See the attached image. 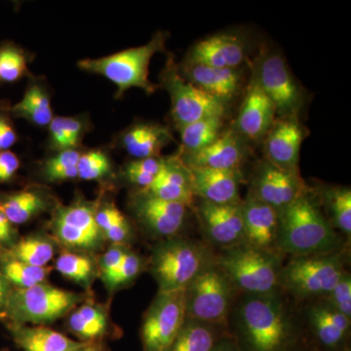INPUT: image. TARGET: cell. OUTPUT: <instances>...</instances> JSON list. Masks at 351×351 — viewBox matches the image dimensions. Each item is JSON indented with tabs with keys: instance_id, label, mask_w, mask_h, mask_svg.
<instances>
[{
	"instance_id": "22",
	"label": "cell",
	"mask_w": 351,
	"mask_h": 351,
	"mask_svg": "<svg viewBox=\"0 0 351 351\" xmlns=\"http://www.w3.org/2000/svg\"><path fill=\"white\" fill-rule=\"evenodd\" d=\"M145 193L170 202L191 206L193 200L191 173L180 157L163 158L162 166L156 179Z\"/></svg>"
},
{
	"instance_id": "18",
	"label": "cell",
	"mask_w": 351,
	"mask_h": 351,
	"mask_svg": "<svg viewBox=\"0 0 351 351\" xmlns=\"http://www.w3.org/2000/svg\"><path fill=\"white\" fill-rule=\"evenodd\" d=\"M246 59V48L239 36L217 34L196 43L186 63L206 64L219 69H237Z\"/></svg>"
},
{
	"instance_id": "15",
	"label": "cell",
	"mask_w": 351,
	"mask_h": 351,
	"mask_svg": "<svg viewBox=\"0 0 351 351\" xmlns=\"http://www.w3.org/2000/svg\"><path fill=\"white\" fill-rule=\"evenodd\" d=\"M304 193L300 174L286 172L267 162L256 176L251 195L279 212Z\"/></svg>"
},
{
	"instance_id": "6",
	"label": "cell",
	"mask_w": 351,
	"mask_h": 351,
	"mask_svg": "<svg viewBox=\"0 0 351 351\" xmlns=\"http://www.w3.org/2000/svg\"><path fill=\"white\" fill-rule=\"evenodd\" d=\"M152 274L160 293L186 290L207 267L206 255L197 244L184 239H168L154 248Z\"/></svg>"
},
{
	"instance_id": "44",
	"label": "cell",
	"mask_w": 351,
	"mask_h": 351,
	"mask_svg": "<svg viewBox=\"0 0 351 351\" xmlns=\"http://www.w3.org/2000/svg\"><path fill=\"white\" fill-rule=\"evenodd\" d=\"M126 252L127 249L124 247L113 245L101 258L100 262L101 277L107 288L112 282L113 277L117 274Z\"/></svg>"
},
{
	"instance_id": "2",
	"label": "cell",
	"mask_w": 351,
	"mask_h": 351,
	"mask_svg": "<svg viewBox=\"0 0 351 351\" xmlns=\"http://www.w3.org/2000/svg\"><path fill=\"white\" fill-rule=\"evenodd\" d=\"M165 36L157 34L145 45L120 51L110 56L98 59H84L78 62L82 71L105 76L117 87V98L123 96L127 90L141 88L152 94L156 86L149 82V66L152 57L164 50Z\"/></svg>"
},
{
	"instance_id": "31",
	"label": "cell",
	"mask_w": 351,
	"mask_h": 351,
	"mask_svg": "<svg viewBox=\"0 0 351 351\" xmlns=\"http://www.w3.org/2000/svg\"><path fill=\"white\" fill-rule=\"evenodd\" d=\"M223 120L212 117L193 122L179 129L181 131L182 152L195 154L212 144L221 134Z\"/></svg>"
},
{
	"instance_id": "5",
	"label": "cell",
	"mask_w": 351,
	"mask_h": 351,
	"mask_svg": "<svg viewBox=\"0 0 351 351\" xmlns=\"http://www.w3.org/2000/svg\"><path fill=\"white\" fill-rule=\"evenodd\" d=\"M82 301L77 293L46 282L29 288H13L4 317L10 321L9 324H48L71 313Z\"/></svg>"
},
{
	"instance_id": "40",
	"label": "cell",
	"mask_w": 351,
	"mask_h": 351,
	"mask_svg": "<svg viewBox=\"0 0 351 351\" xmlns=\"http://www.w3.org/2000/svg\"><path fill=\"white\" fill-rule=\"evenodd\" d=\"M163 158L149 157V158L136 159L127 164L125 177L129 182L143 189L149 188L154 181L162 166Z\"/></svg>"
},
{
	"instance_id": "28",
	"label": "cell",
	"mask_w": 351,
	"mask_h": 351,
	"mask_svg": "<svg viewBox=\"0 0 351 351\" xmlns=\"http://www.w3.org/2000/svg\"><path fill=\"white\" fill-rule=\"evenodd\" d=\"M15 117L27 119L36 126L49 125L54 119L49 94L40 83H32L19 103L11 108Z\"/></svg>"
},
{
	"instance_id": "27",
	"label": "cell",
	"mask_w": 351,
	"mask_h": 351,
	"mask_svg": "<svg viewBox=\"0 0 351 351\" xmlns=\"http://www.w3.org/2000/svg\"><path fill=\"white\" fill-rule=\"evenodd\" d=\"M309 321L318 341L326 348H338L350 332V318L328 304L311 307Z\"/></svg>"
},
{
	"instance_id": "43",
	"label": "cell",
	"mask_w": 351,
	"mask_h": 351,
	"mask_svg": "<svg viewBox=\"0 0 351 351\" xmlns=\"http://www.w3.org/2000/svg\"><path fill=\"white\" fill-rule=\"evenodd\" d=\"M142 267V258L137 254L127 250L123 261L108 289L112 291L130 283L138 276Z\"/></svg>"
},
{
	"instance_id": "13",
	"label": "cell",
	"mask_w": 351,
	"mask_h": 351,
	"mask_svg": "<svg viewBox=\"0 0 351 351\" xmlns=\"http://www.w3.org/2000/svg\"><path fill=\"white\" fill-rule=\"evenodd\" d=\"M265 137V152L269 163L286 172L300 174V152L306 134L298 117L276 120Z\"/></svg>"
},
{
	"instance_id": "25",
	"label": "cell",
	"mask_w": 351,
	"mask_h": 351,
	"mask_svg": "<svg viewBox=\"0 0 351 351\" xmlns=\"http://www.w3.org/2000/svg\"><path fill=\"white\" fill-rule=\"evenodd\" d=\"M172 141V134L166 127L157 124H137L123 134L121 145L136 159L158 157Z\"/></svg>"
},
{
	"instance_id": "19",
	"label": "cell",
	"mask_w": 351,
	"mask_h": 351,
	"mask_svg": "<svg viewBox=\"0 0 351 351\" xmlns=\"http://www.w3.org/2000/svg\"><path fill=\"white\" fill-rule=\"evenodd\" d=\"M276 108L263 93L255 80H252L239 117L235 132L241 137L260 140L267 135L276 121Z\"/></svg>"
},
{
	"instance_id": "12",
	"label": "cell",
	"mask_w": 351,
	"mask_h": 351,
	"mask_svg": "<svg viewBox=\"0 0 351 351\" xmlns=\"http://www.w3.org/2000/svg\"><path fill=\"white\" fill-rule=\"evenodd\" d=\"M253 80L274 104L280 117H297L302 106L301 88L287 64L277 53H269L258 62Z\"/></svg>"
},
{
	"instance_id": "4",
	"label": "cell",
	"mask_w": 351,
	"mask_h": 351,
	"mask_svg": "<svg viewBox=\"0 0 351 351\" xmlns=\"http://www.w3.org/2000/svg\"><path fill=\"white\" fill-rule=\"evenodd\" d=\"M240 325L251 351H283L290 324L281 302L272 295H249L240 307Z\"/></svg>"
},
{
	"instance_id": "24",
	"label": "cell",
	"mask_w": 351,
	"mask_h": 351,
	"mask_svg": "<svg viewBox=\"0 0 351 351\" xmlns=\"http://www.w3.org/2000/svg\"><path fill=\"white\" fill-rule=\"evenodd\" d=\"M8 325L14 341L23 351H75L91 343L75 341L43 325Z\"/></svg>"
},
{
	"instance_id": "30",
	"label": "cell",
	"mask_w": 351,
	"mask_h": 351,
	"mask_svg": "<svg viewBox=\"0 0 351 351\" xmlns=\"http://www.w3.org/2000/svg\"><path fill=\"white\" fill-rule=\"evenodd\" d=\"M1 253L34 267H45L54 257L55 246L47 237L29 235L17 240L10 248Z\"/></svg>"
},
{
	"instance_id": "32",
	"label": "cell",
	"mask_w": 351,
	"mask_h": 351,
	"mask_svg": "<svg viewBox=\"0 0 351 351\" xmlns=\"http://www.w3.org/2000/svg\"><path fill=\"white\" fill-rule=\"evenodd\" d=\"M0 271L13 288L25 289L45 282L48 269L34 267L0 253Z\"/></svg>"
},
{
	"instance_id": "29",
	"label": "cell",
	"mask_w": 351,
	"mask_h": 351,
	"mask_svg": "<svg viewBox=\"0 0 351 351\" xmlns=\"http://www.w3.org/2000/svg\"><path fill=\"white\" fill-rule=\"evenodd\" d=\"M69 328L83 343H94L107 332V313L96 304H82L69 315Z\"/></svg>"
},
{
	"instance_id": "41",
	"label": "cell",
	"mask_w": 351,
	"mask_h": 351,
	"mask_svg": "<svg viewBox=\"0 0 351 351\" xmlns=\"http://www.w3.org/2000/svg\"><path fill=\"white\" fill-rule=\"evenodd\" d=\"M112 165L106 152L94 149L80 154L77 178L84 181H97L108 174Z\"/></svg>"
},
{
	"instance_id": "38",
	"label": "cell",
	"mask_w": 351,
	"mask_h": 351,
	"mask_svg": "<svg viewBox=\"0 0 351 351\" xmlns=\"http://www.w3.org/2000/svg\"><path fill=\"white\" fill-rule=\"evenodd\" d=\"M332 223L346 235L351 233V191L348 188L330 189L326 193Z\"/></svg>"
},
{
	"instance_id": "37",
	"label": "cell",
	"mask_w": 351,
	"mask_h": 351,
	"mask_svg": "<svg viewBox=\"0 0 351 351\" xmlns=\"http://www.w3.org/2000/svg\"><path fill=\"white\" fill-rule=\"evenodd\" d=\"M76 149L58 152L44 164L43 175L48 182H64L77 178V164L80 157Z\"/></svg>"
},
{
	"instance_id": "23",
	"label": "cell",
	"mask_w": 351,
	"mask_h": 351,
	"mask_svg": "<svg viewBox=\"0 0 351 351\" xmlns=\"http://www.w3.org/2000/svg\"><path fill=\"white\" fill-rule=\"evenodd\" d=\"M182 77L225 104L234 98L241 83L237 69L214 68L200 64L186 63Z\"/></svg>"
},
{
	"instance_id": "35",
	"label": "cell",
	"mask_w": 351,
	"mask_h": 351,
	"mask_svg": "<svg viewBox=\"0 0 351 351\" xmlns=\"http://www.w3.org/2000/svg\"><path fill=\"white\" fill-rule=\"evenodd\" d=\"M84 129V123L78 117H54L49 124L51 147L57 152L75 149Z\"/></svg>"
},
{
	"instance_id": "17",
	"label": "cell",
	"mask_w": 351,
	"mask_h": 351,
	"mask_svg": "<svg viewBox=\"0 0 351 351\" xmlns=\"http://www.w3.org/2000/svg\"><path fill=\"white\" fill-rule=\"evenodd\" d=\"M198 217L208 239L214 244L230 248L244 239L241 203L213 204L202 201Z\"/></svg>"
},
{
	"instance_id": "8",
	"label": "cell",
	"mask_w": 351,
	"mask_h": 351,
	"mask_svg": "<svg viewBox=\"0 0 351 351\" xmlns=\"http://www.w3.org/2000/svg\"><path fill=\"white\" fill-rule=\"evenodd\" d=\"M161 80L170 95L172 117L178 128L202 119L225 117L226 104L184 80L172 61L164 69Z\"/></svg>"
},
{
	"instance_id": "7",
	"label": "cell",
	"mask_w": 351,
	"mask_h": 351,
	"mask_svg": "<svg viewBox=\"0 0 351 351\" xmlns=\"http://www.w3.org/2000/svg\"><path fill=\"white\" fill-rule=\"evenodd\" d=\"M339 255L295 257L281 270L280 284L299 298L327 295L346 272Z\"/></svg>"
},
{
	"instance_id": "21",
	"label": "cell",
	"mask_w": 351,
	"mask_h": 351,
	"mask_svg": "<svg viewBox=\"0 0 351 351\" xmlns=\"http://www.w3.org/2000/svg\"><path fill=\"white\" fill-rule=\"evenodd\" d=\"M193 195L213 204H237L239 201V171L189 168Z\"/></svg>"
},
{
	"instance_id": "20",
	"label": "cell",
	"mask_w": 351,
	"mask_h": 351,
	"mask_svg": "<svg viewBox=\"0 0 351 351\" xmlns=\"http://www.w3.org/2000/svg\"><path fill=\"white\" fill-rule=\"evenodd\" d=\"M241 209L247 244L271 251L276 243L279 212L252 195L241 203Z\"/></svg>"
},
{
	"instance_id": "47",
	"label": "cell",
	"mask_w": 351,
	"mask_h": 351,
	"mask_svg": "<svg viewBox=\"0 0 351 351\" xmlns=\"http://www.w3.org/2000/svg\"><path fill=\"white\" fill-rule=\"evenodd\" d=\"M17 232L8 219L0 211V253L10 248L17 241Z\"/></svg>"
},
{
	"instance_id": "33",
	"label": "cell",
	"mask_w": 351,
	"mask_h": 351,
	"mask_svg": "<svg viewBox=\"0 0 351 351\" xmlns=\"http://www.w3.org/2000/svg\"><path fill=\"white\" fill-rule=\"evenodd\" d=\"M215 343L214 332L204 323L188 319L174 341L166 351H211Z\"/></svg>"
},
{
	"instance_id": "9",
	"label": "cell",
	"mask_w": 351,
	"mask_h": 351,
	"mask_svg": "<svg viewBox=\"0 0 351 351\" xmlns=\"http://www.w3.org/2000/svg\"><path fill=\"white\" fill-rule=\"evenodd\" d=\"M230 284L221 269L207 265L186 289V318L204 324L223 322L232 297Z\"/></svg>"
},
{
	"instance_id": "50",
	"label": "cell",
	"mask_w": 351,
	"mask_h": 351,
	"mask_svg": "<svg viewBox=\"0 0 351 351\" xmlns=\"http://www.w3.org/2000/svg\"><path fill=\"white\" fill-rule=\"evenodd\" d=\"M211 351H237L234 348H232V346L230 345H219L216 346V348H213V350Z\"/></svg>"
},
{
	"instance_id": "42",
	"label": "cell",
	"mask_w": 351,
	"mask_h": 351,
	"mask_svg": "<svg viewBox=\"0 0 351 351\" xmlns=\"http://www.w3.org/2000/svg\"><path fill=\"white\" fill-rule=\"evenodd\" d=\"M327 302L330 306L336 309L339 313L346 317L351 316V277L350 274L345 272L336 284L331 292L326 295Z\"/></svg>"
},
{
	"instance_id": "14",
	"label": "cell",
	"mask_w": 351,
	"mask_h": 351,
	"mask_svg": "<svg viewBox=\"0 0 351 351\" xmlns=\"http://www.w3.org/2000/svg\"><path fill=\"white\" fill-rule=\"evenodd\" d=\"M132 209L149 232L158 237H170L181 230L188 206L160 199L141 191L132 200Z\"/></svg>"
},
{
	"instance_id": "3",
	"label": "cell",
	"mask_w": 351,
	"mask_h": 351,
	"mask_svg": "<svg viewBox=\"0 0 351 351\" xmlns=\"http://www.w3.org/2000/svg\"><path fill=\"white\" fill-rule=\"evenodd\" d=\"M219 267L232 285L252 295H272L280 284L276 254L248 244L230 247L219 258Z\"/></svg>"
},
{
	"instance_id": "1",
	"label": "cell",
	"mask_w": 351,
	"mask_h": 351,
	"mask_svg": "<svg viewBox=\"0 0 351 351\" xmlns=\"http://www.w3.org/2000/svg\"><path fill=\"white\" fill-rule=\"evenodd\" d=\"M336 233L306 193L279 211L276 246L295 257L332 253Z\"/></svg>"
},
{
	"instance_id": "39",
	"label": "cell",
	"mask_w": 351,
	"mask_h": 351,
	"mask_svg": "<svg viewBox=\"0 0 351 351\" xmlns=\"http://www.w3.org/2000/svg\"><path fill=\"white\" fill-rule=\"evenodd\" d=\"M27 71V57L24 51L13 44H4L0 47V80L16 82Z\"/></svg>"
},
{
	"instance_id": "16",
	"label": "cell",
	"mask_w": 351,
	"mask_h": 351,
	"mask_svg": "<svg viewBox=\"0 0 351 351\" xmlns=\"http://www.w3.org/2000/svg\"><path fill=\"white\" fill-rule=\"evenodd\" d=\"M246 154L243 137L235 131L221 133L212 144L191 154H184L181 160L188 168L239 171Z\"/></svg>"
},
{
	"instance_id": "34",
	"label": "cell",
	"mask_w": 351,
	"mask_h": 351,
	"mask_svg": "<svg viewBox=\"0 0 351 351\" xmlns=\"http://www.w3.org/2000/svg\"><path fill=\"white\" fill-rule=\"evenodd\" d=\"M96 221L104 237L113 245L122 246L130 239L131 226L125 216L113 203L97 208Z\"/></svg>"
},
{
	"instance_id": "46",
	"label": "cell",
	"mask_w": 351,
	"mask_h": 351,
	"mask_svg": "<svg viewBox=\"0 0 351 351\" xmlns=\"http://www.w3.org/2000/svg\"><path fill=\"white\" fill-rule=\"evenodd\" d=\"M18 136L10 119L0 113V152L10 151L17 142Z\"/></svg>"
},
{
	"instance_id": "49",
	"label": "cell",
	"mask_w": 351,
	"mask_h": 351,
	"mask_svg": "<svg viewBox=\"0 0 351 351\" xmlns=\"http://www.w3.org/2000/svg\"><path fill=\"white\" fill-rule=\"evenodd\" d=\"M75 351H101V348L98 345H96V343H91L85 346V348H82V350Z\"/></svg>"
},
{
	"instance_id": "45",
	"label": "cell",
	"mask_w": 351,
	"mask_h": 351,
	"mask_svg": "<svg viewBox=\"0 0 351 351\" xmlns=\"http://www.w3.org/2000/svg\"><path fill=\"white\" fill-rule=\"evenodd\" d=\"M19 168V157L14 152H0V182H6L12 180Z\"/></svg>"
},
{
	"instance_id": "26",
	"label": "cell",
	"mask_w": 351,
	"mask_h": 351,
	"mask_svg": "<svg viewBox=\"0 0 351 351\" xmlns=\"http://www.w3.org/2000/svg\"><path fill=\"white\" fill-rule=\"evenodd\" d=\"M49 206V196L40 189H24L0 200V211L13 226L27 223Z\"/></svg>"
},
{
	"instance_id": "48",
	"label": "cell",
	"mask_w": 351,
	"mask_h": 351,
	"mask_svg": "<svg viewBox=\"0 0 351 351\" xmlns=\"http://www.w3.org/2000/svg\"><path fill=\"white\" fill-rule=\"evenodd\" d=\"M13 287L0 271V317H4V313Z\"/></svg>"
},
{
	"instance_id": "36",
	"label": "cell",
	"mask_w": 351,
	"mask_h": 351,
	"mask_svg": "<svg viewBox=\"0 0 351 351\" xmlns=\"http://www.w3.org/2000/svg\"><path fill=\"white\" fill-rule=\"evenodd\" d=\"M55 267L62 276L84 287H89L93 279L94 263L83 254L64 252L57 258Z\"/></svg>"
},
{
	"instance_id": "11",
	"label": "cell",
	"mask_w": 351,
	"mask_h": 351,
	"mask_svg": "<svg viewBox=\"0 0 351 351\" xmlns=\"http://www.w3.org/2000/svg\"><path fill=\"white\" fill-rule=\"evenodd\" d=\"M96 212V206L82 200L58 208L51 223L58 241L76 251L98 249L104 235L97 223Z\"/></svg>"
},
{
	"instance_id": "10",
	"label": "cell",
	"mask_w": 351,
	"mask_h": 351,
	"mask_svg": "<svg viewBox=\"0 0 351 351\" xmlns=\"http://www.w3.org/2000/svg\"><path fill=\"white\" fill-rule=\"evenodd\" d=\"M186 321V290L158 292L143 321L144 351L167 350Z\"/></svg>"
}]
</instances>
